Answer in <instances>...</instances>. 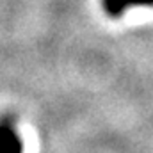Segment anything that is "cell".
<instances>
[{
    "instance_id": "1",
    "label": "cell",
    "mask_w": 153,
    "mask_h": 153,
    "mask_svg": "<svg viewBox=\"0 0 153 153\" xmlns=\"http://www.w3.org/2000/svg\"><path fill=\"white\" fill-rule=\"evenodd\" d=\"M23 150V141L9 117L0 119V153H16Z\"/></svg>"
},
{
    "instance_id": "2",
    "label": "cell",
    "mask_w": 153,
    "mask_h": 153,
    "mask_svg": "<svg viewBox=\"0 0 153 153\" xmlns=\"http://www.w3.org/2000/svg\"><path fill=\"white\" fill-rule=\"evenodd\" d=\"M102 4L109 16H121L128 7L153 5V0H102Z\"/></svg>"
}]
</instances>
